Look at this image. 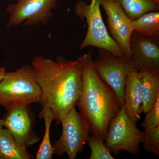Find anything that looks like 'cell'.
<instances>
[{"instance_id": "1", "label": "cell", "mask_w": 159, "mask_h": 159, "mask_svg": "<svg viewBox=\"0 0 159 159\" xmlns=\"http://www.w3.org/2000/svg\"><path fill=\"white\" fill-rule=\"evenodd\" d=\"M35 79L41 91L40 103L54 114L56 124L77 105L82 92V64L80 57L69 60L63 56L56 60L37 56L31 61Z\"/></svg>"}, {"instance_id": "2", "label": "cell", "mask_w": 159, "mask_h": 159, "mask_svg": "<svg viewBox=\"0 0 159 159\" xmlns=\"http://www.w3.org/2000/svg\"><path fill=\"white\" fill-rule=\"evenodd\" d=\"M79 57L83 87L77 106L90 133L104 142L110 123L122 106L112 89L94 69L91 50Z\"/></svg>"}, {"instance_id": "3", "label": "cell", "mask_w": 159, "mask_h": 159, "mask_svg": "<svg viewBox=\"0 0 159 159\" xmlns=\"http://www.w3.org/2000/svg\"><path fill=\"white\" fill-rule=\"evenodd\" d=\"M41 91L33 68L27 64L12 72H6L0 81V105L6 111L40 102Z\"/></svg>"}, {"instance_id": "4", "label": "cell", "mask_w": 159, "mask_h": 159, "mask_svg": "<svg viewBox=\"0 0 159 159\" xmlns=\"http://www.w3.org/2000/svg\"><path fill=\"white\" fill-rule=\"evenodd\" d=\"M101 0H91L89 4L80 0L75 4L74 12L81 20H85L87 31L79 46L80 51L93 47L109 51L118 57L126 58L122 49L108 31L103 22L100 11Z\"/></svg>"}, {"instance_id": "5", "label": "cell", "mask_w": 159, "mask_h": 159, "mask_svg": "<svg viewBox=\"0 0 159 159\" xmlns=\"http://www.w3.org/2000/svg\"><path fill=\"white\" fill-rule=\"evenodd\" d=\"M142 142V131L129 117L123 105L110 123L104 142L106 146L111 153L118 154L125 151L131 154L137 155Z\"/></svg>"}, {"instance_id": "6", "label": "cell", "mask_w": 159, "mask_h": 159, "mask_svg": "<svg viewBox=\"0 0 159 159\" xmlns=\"http://www.w3.org/2000/svg\"><path fill=\"white\" fill-rule=\"evenodd\" d=\"M62 132L53 145L54 154L67 155L70 159L76 158L83 150L89 136V130L80 113L75 107L69 111L61 122Z\"/></svg>"}, {"instance_id": "7", "label": "cell", "mask_w": 159, "mask_h": 159, "mask_svg": "<svg viewBox=\"0 0 159 159\" xmlns=\"http://www.w3.org/2000/svg\"><path fill=\"white\" fill-rule=\"evenodd\" d=\"M98 54L97 59L93 60L94 69L112 89L122 106L125 78L129 72L134 68L131 60L118 57L103 49H98Z\"/></svg>"}, {"instance_id": "8", "label": "cell", "mask_w": 159, "mask_h": 159, "mask_svg": "<svg viewBox=\"0 0 159 159\" xmlns=\"http://www.w3.org/2000/svg\"><path fill=\"white\" fill-rule=\"evenodd\" d=\"M7 11L9 15L8 27L31 26L48 23L59 0H12Z\"/></svg>"}, {"instance_id": "9", "label": "cell", "mask_w": 159, "mask_h": 159, "mask_svg": "<svg viewBox=\"0 0 159 159\" xmlns=\"http://www.w3.org/2000/svg\"><path fill=\"white\" fill-rule=\"evenodd\" d=\"M3 119V126L24 148L27 149L39 142V137L34 130V116L29 106L7 111Z\"/></svg>"}, {"instance_id": "10", "label": "cell", "mask_w": 159, "mask_h": 159, "mask_svg": "<svg viewBox=\"0 0 159 159\" xmlns=\"http://www.w3.org/2000/svg\"><path fill=\"white\" fill-rule=\"evenodd\" d=\"M101 6L106 14L111 37L122 49L125 57L131 60L129 43L134 31L132 20L118 4L111 0H101Z\"/></svg>"}, {"instance_id": "11", "label": "cell", "mask_w": 159, "mask_h": 159, "mask_svg": "<svg viewBox=\"0 0 159 159\" xmlns=\"http://www.w3.org/2000/svg\"><path fill=\"white\" fill-rule=\"evenodd\" d=\"M129 47L134 68L159 70V40L153 39L133 31Z\"/></svg>"}, {"instance_id": "12", "label": "cell", "mask_w": 159, "mask_h": 159, "mask_svg": "<svg viewBox=\"0 0 159 159\" xmlns=\"http://www.w3.org/2000/svg\"><path fill=\"white\" fill-rule=\"evenodd\" d=\"M139 71L134 68L129 72L124 89V106L129 117L135 123L141 119L142 100Z\"/></svg>"}, {"instance_id": "13", "label": "cell", "mask_w": 159, "mask_h": 159, "mask_svg": "<svg viewBox=\"0 0 159 159\" xmlns=\"http://www.w3.org/2000/svg\"><path fill=\"white\" fill-rule=\"evenodd\" d=\"M141 81V112L146 114L159 97V70L142 68L139 71Z\"/></svg>"}, {"instance_id": "14", "label": "cell", "mask_w": 159, "mask_h": 159, "mask_svg": "<svg viewBox=\"0 0 159 159\" xmlns=\"http://www.w3.org/2000/svg\"><path fill=\"white\" fill-rule=\"evenodd\" d=\"M34 157L21 146L7 129L0 127V159H31Z\"/></svg>"}, {"instance_id": "15", "label": "cell", "mask_w": 159, "mask_h": 159, "mask_svg": "<svg viewBox=\"0 0 159 159\" xmlns=\"http://www.w3.org/2000/svg\"><path fill=\"white\" fill-rule=\"evenodd\" d=\"M134 31L146 37L159 40V12L152 11L146 12L133 20Z\"/></svg>"}, {"instance_id": "16", "label": "cell", "mask_w": 159, "mask_h": 159, "mask_svg": "<svg viewBox=\"0 0 159 159\" xmlns=\"http://www.w3.org/2000/svg\"><path fill=\"white\" fill-rule=\"evenodd\" d=\"M118 4L132 20L146 12L158 11L159 0H111Z\"/></svg>"}, {"instance_id": "17", "label": "cell", "mask_w": 159, "mask_h": 159, "mask_svg": "<svg viewBox=\"0 0 159 159\" xmlns=\"http://www.w3.org/2000/svg\"><path fill=\"white\" fill-rule=\"evenodd\" d=\"M39 117L44 121L45 132L42 142L36 153V159H52L54 152L50 139V131L51 123L54 120V114L49 109L42 108Z\"/></svg>"}, {"instance_id": "18", "label": "cell", "mask_w": 159, "mask_h": 159, "mask_svg": "<svg viewBox=\"0 0 159 159\" xmlns=\"http://www.w3.org/2000/svg\"><path fill=\"white\" fill-rule=\"evenodd\" d=\"M87 142L91 150L90 159H115L106 146L104 141L91 135L89 136Z\"/></svg>"}, {"instance_id": "19", "label": "cell", "mask_w": 159, "mask_h": 159, "mask_svg": "<svg viewBox=\"0 0 159 159\" xmlns=\"http://www.w3.org/2000/svg\"><path fill=\"white\" fill-rule=\"evenodd\" d=\"M143 148L149 153L159 157V126L142 131Z\"/></svg>"}, {"instance_id": "20", "label": "cell", "mask_w": 159, "mask_h": 159, "mask_svg": "<svg viewBox=\"0 0 159 159\" xmlns=\"http://www.w3.org/2000/svg\"><path fill=\"white\" fill-rule=\"evenodd\" d=\"M145 115V120L141 124L145 129H151L159 126V97L152 108Z\"/></svg>"}, {"instance_id": "21", "label": "cell", "mask_w": 159, "mask_h": 159, "mask_svg": "<svg viewBox=\"0 0 159 159\" xmlns=\"http://www.w3.org/2000/svg\"><path fill=\"white\" fill-rule=\"evenodd\" d=\"M6 69L5 68L0 67V81H2L6 73Z\"/></svg>"}, {"instance_id": "22", "label": "cell", "mask_w": 159, "mask_h": 159, "mask_svg": "<svg viewBox=\"0 0 159 159\" xmlns=\"http://www.w3.org/2000/svg\"><path fill=\"white\" fill-rule=\"evenodd\" d=\"M4 124V120L3 119H0V127H2Z\"/></svg>"}]
</instances>
